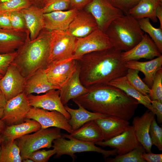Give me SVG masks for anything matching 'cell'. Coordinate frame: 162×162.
I'll use <instances>...</instances> for the list:
<instances>
[{
    "label": "cell",
    "instance_id": "d4e9b609",
    "mask_svg": "<svg viewBox=\"0 0 162 162\" xmlns=\"http://www.w3.org/2000/svg\"><path fill=\"white\" fill-rule=\"evenodd\" d=\"M60 88L52 85L48 81L44 69H38L26 79L24 92L26 95L45 93L52 89Z\"/></svg>",
    "mask_w": 162,
    "mask_h": 162
},
{
    "label": "cell",
    "instance_id": "c3c4849f",
    "mask_svg": "<svg viewBox=\"0 0 162 162\" xmlns=\"http://www.w3.org/2000/svg\"><path fill=\"white\" fill-rule=\"evenodd\" d=\"M46 0H30L32 4L40 8H42Z\"/></svg>",
    "mask_w": 162,
    "mask_h": 162
},
{
    "label": "cell",
    "instance_id": "2e32d148",
    "mask_svg": "<svg viewBox=\"0 0 162 162\" xmlns=\"http://www.w3.org/2000/svg\"><path fill=\"white\" fill-rule=\"evenodd\" d=\"M95 144L103 147L108 146L116 149L118 155L125 154L141 145L136 138L132 125H130L124 132L115 137L97 142Z\"/></svg>",
    "mask_w": 162,
    "mask_h": 162
},
{
    "label": "cell",
    "instance_id": "5bb4252c",
    "mask_svg": "<svg viewBox=\"0 0 162 162\" xmlns=\"http://www.w3.org/2000/svg\"><path fill=\"white\" fill-rule=\"evenodd\" d=\"M31 107L38 108L49 111L56 110L62 114L68 120L70 117L61 101L59 89H52L44 94L27 96Z\"/></svg>",
    "mask_w": 162,
    "mask_h": 162
},
{
    "label": "cell",
    "instance_id": "30bf717a",
    "mask_svg": "<svg viewBox=\"0 0 162 162\" xmlns=\"http://www.w3.org/2000/svg\"><path fill=\"white\" fill-rule=\"evenodd\" d=\"M26 118L36 121L40 124L42 129L56 127L64 130L69 134L73 132L68 120L57 111H49L31 107L26 114Z\"/></svg>",
    "mask_w": 162,
    "mask_h": 162
},
{
    "label": "cell",
    "instance_id": "ffe728a7",
    "mask_svg": "<svg viewBox=\"0 0 162 162\" xmlns=\"http://www.w3.org/2000/svg\"><path fill=\"white\" fill-rule=\"evenodd\" d=\"M28 31L0 28V53L16 51L25 43Z\"/></svg>",
    "mask_w": 162,
    "mask_h": 162
},
{
    "label": "cell",
    "instance_id": "1f68e13d",
    "mask_svg": "<svg viewBox=\"0 0 162 162\" xmlns=\"http://www.w3.org/2000/svg\"><path fill=\"white\" fill-rule=\"evenodd\" d=\"M140 27L144 32L147 33L156 44L159 51L162 52V28H157L151 23L148 18L138 20Z\"/></svg>",
    "mask_w": 162,
    "mask_h": 162
},
{
    "label": "cell",
    "instance_id": "ba28073f",
    "mask_svg": "<svg viewBox=\"0 0 162 162\" xmlns=\"http://www.w3.org/2000/svg\"><path fill=\"white\" fill-rule=\"evenodd\" d=\"M86 10L95 19L98 28L104 32L113 21L124 14L108 0H92Z\"/></svg>",
    "mask_w": 162,
    "mask_h": 162
},
{
    "label": "cell",
    "instance_id": "7bdbcfd3",
    "mask_svg": "<svg viewBox=\"0 0 162 162\" xmlns=\"http://www.w3.org/2000/svg\"><path fill=\"white\" fill-rule=\"evenodd\" d=\"M152 112L157 116L158 122L162 123V102L158 100H151Z\"/></svg>",
    "mask_w": 162,
    "mask_h": 162
},
{
    "label": "cell",
    "instance_id": "7c38bea8",
    "mask_svg": "<svg viewBox=\"0 0 162 162\" xmlns=\"http://www.w3.org/2000/svg\"><path fill=\"white\" fill-rule=\"evenodd\" d=\"M76 59L52 62L48 64L44 70L48 81L53 86L60 88L76 70Z\"/></svg>",
    "mask_w": 162,
    "mask_h": 162
},
{
    "label": "cell",
    "instance_id": "277c9868",
    "mask_svg": "<svg viewBox=\"0 0 162 162\" xmlns=\"http://www.w3.org/2000/svg\"><path fill=\"white\" fill-rule=\"evenodd\" d=\"M105 32L113 47L121 52L134 47L144 34L138 20L128 14H124L113 21Z\"/></svg>",
    "mask_w": 162,
    "mask_h": 162
},
{
    "label": "cell",
    "instance_id": "ee69618b",
    "mask_svg": "<svg viewBox=\"0 0 162 162\" xmlns=\"http://www.w3.org/2000/svg\"><path fill=\"white\" fill-rule=\"evenodd\" d=\"M0 28L3 29H13L8 12H0Z\"/></svg>",
    "mask_w": 162,
    "mask_h": 162
},
{
    "label": "cell",
    "instance_id": "8fae6325",
    "mask_svg": "<svg viewBox=\"0 0 162 162\" xmlns=\"http://www.w3.org/2000/svg\"><path fill=\"white\" fill-rule=\"evenodd\" d=\"M31 107L24 91L7 101L1 119L7 125L22 123Z\"/></svg>",
    "mask_w": 162,
    "mask_h": 162
},
{
    "label": "cell",
    "instance_id": "f35d334b",
    "mask_svg": "<svg viewBox=\"0 0 162 162\" xmlns=\"http://www.w3.org/2000/svg\"><path fill=\"white\" fill-rule=\"evenodd\" d=\"M8 12L13 29L23 31L28 30L24 18L20 11Z\"/></svg>",
    "mask_w": 162,
    "mask_h": 162
},
{
    "label": "cell",
    "instance_id": "836d02e7",
    "mask_svg": "<svg viewBox=\"0 0 162 162\" xmlns=\"http://www.w3.org/2000/svg\"><path fill=\"white\" fill-rule=\"evenodd\" d=\"M139 73L137 70L128 68L125 76L128 82L134 88L143 94L149 96L151 88L142 80L139 75Z\"/></svg>",
    "mask_w": 162,
    "mask_h": 162
},
{
    "label": "cell",
    "instance_id": "7a4b0ae2",
    "mask_svg": "<svg viewBox=\"0 0 162 162\" xmlns=\"http://www.w3.org/2000/svg\"><path fill=\"white\" fill-rule=\"evenodd\" d=\"M88 88L86 93L72 100L93 112L128 121L134 114L139 104L122 90L110 85Z\"/></svg>",
    "mask_w": 162,
    "mask_h": 162
},
{
    "label": "cell",
    "instance_id": "74e56055",
    "mask_svg": "<svg viewBox=\"0 0 162 162\" xmlns=\"http://www.w3.org/2000/svg\"><path fill=\"white\" fill-rule=\"evenodd\" d=\"M149 132L152 145L156 146L159 150L162 151V128L158 126L155 118L151 123Z\"/></svg>",
    "mask_w": 162,
    "mask_h": 162
},
{
    "label": "cell",
    "instance_id": "8992f818",
    "mask_svg": "<svg viewBox=\"0 0 162 162\" xmlns=\"http://www.w3.org/2000/svg\"><path fill=\"white\" fill-rule=\"evenodd\" d=\"M52 144V147L56 152L55 158L67 154L70 156L74 161L76 157L75 153L84 152H96L101 154L105 158L117 154L116 149L110 150L103 149L96 146L94 143L80 140L67 134H62V136L54 140Z\"/></svg>",
    "mask_w": 162,
    "mask_h": 162
},
{
    "label": "cell",
    "instance_id": "60d3db41",
    "mask_svg": "<svg viewBox=\"0 0 162 162\" xmlns=\"http://www.w3.org/2000/svg\"><path fill=\"white\" fill-rule=\"evenodd\" d=\"M115 7L127 14L129 10L136 5L140 0H108Z\"/></svg>",
    "mask_w": 162,
    "mask_h": 162
},
{
    "label": "cell",
    "instance_id": "681fc988",
    "mask_svg": "<svg viewBox=\"0 0 162 162\" xmlns=\"http://www.w3.org/2000/svg\"><path fill=\"white\" fill-rule=\"evenodd\" d=\"M7 101L4 94L0 88V107L3 108L6 103Z\"/></svg>",
    "mask_w": 162,
    "mask_h": 162
},
{
    "label": "cell",
    "instance_id": "44dd1931",
    "mask_svg": "<svg viewBox=\"0 0 162 162\" xmlns=\"http://www.w3.org/2000/svg\"><path fill=\"white\" fill-rule=\"evenodd\" d=\"M94 121L101 131L104 140L121 134L130 126L128 121L113 116H108Z\"/></svg>",
    "mask_w": 162,
    "mask_h": 162
},
{
    "label": "cell",
    "instance_id": "11a10c76",
    "mask_svg": "<svg viewBox=\"0 0 162 162\" xmlns=\"http://www.w3.org/2000/svg\"><path fill=\"white\" fill-rule=\"evenodd\" d=\"M9 0H0V3L8 1Z\"/></svg>",
    "mask_w": 162,
    "mask_h": 162
},
{
    "label": "cell",
    "instance_id": "9a60e30c",
    "mask_svg": "<svg viewBox=\"0 0 162 162\" xmlns=\"http://www.w3.org/2000/svg\"><path fill=\"white\" fill-rule=\"evenodd\" d=\"M161 55L153 41L145 33L142 40L134 47L128 51L122 52L121 58L126 62L141 58L152 60Z\"/></svg>",
    "mask_w": 162,
    "mask_h": 162
},
{
    "label": "cell",
    "instance_id": "bcb514c9",
    "mask_svg": "<svg viewBox=\"0 0 162 162\" xmlns=\"http://www.w3.org/2000/svg\"><path fill=\"white\" fill-rule=\"evenodd\" d=\"M92 0H69L71 9L78 10L88 4Z\"/></svg>",
    "mask_w": 162,
    "mask_h": 162
},
{
    "label": "cell",
    "instance_id": "d6986e66",
    "mask_svg": "<svg viewBox=\"0 0 162 162\" xmlns=\"http://www.w3.org/2000/svg\"><path fill=\"white\" fill-rule=\"evenodd\" d=\"M79 10L70 9L44 14V28L49 31L68 30L69 25Z\"/></svg>",
    "mask_w": 162,
    "mask_h": 162
},
{
    "label": "cell",
    "instance_id": "f6af8a7d",
    "mask_svg": "<svg viewBox=\"0 0 162 162\" xmlns=\"http://www.w3.org/2000/svg\"><path fill=\"white\" fill-rule=\"evenodd\" d=\"M144 152L142 154V157L146 162H162V154H155Z\"/></svg>",
    "mask_w": 162,
    "mask_h": 162
},
{
    "label": "cell",
    "instance_id": "52a82bcc",
    "mask_svg": "<svg viewBox=\"0 0 162 162\" xmlns=\"http://www.w3.org/2000/svg\"><path fill=\"white\" fill-rule=\"evenodd\" d=\"M50 33L51 48L48 63L74 58L76 38L67 30H54Z\"/></svg>",
    "mask_w": 162,
    "mask_h": 162
},
{
    "label": "cell",
    "instance_id": "484cf974",
    "mask_svg": "<svg viewBox=\"0 0 162 162\" xmlns=\"http://www.w3.org/2000/svg\"><path fill=\"white\" fill-rule=\"evenodd\" d=\"M78 109H73L67 105H64L66 110L69 113L70 117L68 123L73 131L79 128L86 123L91 121L103 118L107 115L91 112L79 104H76Z\"/></svg>",
    "mask_w": 162,
    "mask_h": 162
},
{
    "label": "cell",
    "instance_id": "83f0119b",
    "mask_svg": "<svg viewBox=\"0 0 162 162\" xmlns=\"http://www.w3.org/2000/svg\"><path fill=\"white\" fill-rule=\"evenodd\" d=\"M68 135L80 140L94 144L104 140L101 131L94 120L86 123Z\"/></svg>",
    "mask_w": 162,
    "mask_h": 162
},
{
    "label": "cell",
    "instance_id": "4dcf8cb0",
    "mask_svg": "<svg viewBox=\"0 0 162 162\" xmlns=\"http://www.w3.org/2000/svg\"><path fill=\"white\" fill-rule=\"evenodd\" d=\"M19 148L15 140L3 139L1 146L0 162H21Z\"/></svg>",
    "mask_w": 162,
    "mask_h": 162
},
{
    "label": "cell",
    "instance_id": "e575fe53",
    "mask_svg": "<svg viewBox=\"0 0 162 162\" xmlns=\"http://www.w3.org/2000/svg\"><path fill=\"white\" fill-rule=\"evenodd\" d=\"M32 5L30 0H9L0 3V12L19 11Z\"/></svg>",
    "mask_w": 162,
    "mask_h": 162
},
{
    "label": "cell",
    "instance_id": "8d00e7d4",
    "mask_svg": "<svg viewBox=\"0 0 162 162\" xmlns=\"http://www.w3.org/2000/svg\"><path fill=\"white\" fill-rule=\"evenodd\" d=\"M148 95L151 100L162 102V69L157 72Z\"/></svg>",
    "mask_w": 162,
    "mask_h": 162
},
{
    "label": "cell",
    "instance_id": "ac0fdd59",
    "mask_svg": "<svg viewBox=\"0 0 162 162\" xmlns=\"http://www.w3.org/2000/svg\"><path fill=\"white\" fill-rule=\"evenodd\" d=\"M92 15L86 11H79L69 25L67 31L76 38L85 37L98 29Z\"/></svg>",
    "mask_w": 162,
    "mask_h": 162
},
{
    "label": "cell",
    "instance_id": "7402d4cb",
    "mask_svg": "<svg viewBox=\"0 0 162 162\" xmlns=\"http://www.w3.org/2000/svg\"><path fill=\"white\" fill-rule=\"evenodd\" d=\"M24 19L31 40L35 39L44 28L42 8L33 5L20 10Z\"/></svg>",
    "mask_w": 162,
    "mask_h": 162
},
{
    "label": "cell",
    "instance_id": "ab89813d",
    "mask_svg": "<svg viewBox=\"0 0 162 162\" xmlns=\"http://www.w3.org/2000/svg\"><path fill=\"white\" fill-rule=\"evenodd\" d=\"M56 153V151L53 148L48 150H38L31 153L28 158L34 162H47L50 157Z\"/></svg>",
    "mask_w": 162,
    "mask_h": 162
},
{
    "label": "cell",
    "instance_id": "4316f807",
    "mask_svg": "<svg viewBox=\"0 0 162 162\" xmlns=\"http://www.w3.org/2000/svg\"><path fill=\"white\" fill-rule=\"evenodd\" d=\"M41 128L40 125L36 121L26 118L22 123L6 126L2 134L4 140H15Z\"/></svg>",
    "mask_w": 162,
    "mask_h": 162
},
{
    "label": "cell",
    "instance_id": "816d5d0a",
    "mask_svg": "<svg viewBox=\"0 0 162 162\" xmlns=\"http://www.w3.org/2000/svg\"><path fill=\"white\" fill-rule=\"evenodd\" d=\"M4 109L3 108L0 107V119H2L3 116Z\"/></svg>",
    "mask_w": 162,
    "mask_h": 162
},
{
    "label": "cell",
    "instance_id": "f1b7e54d",
    "mask_svg": "<svg viewBox=\"0 0 162 162\" xmlns=\"http://www.w3.org/2000/svg\"><path fill=\"white\" fill-rule=\"evenodd\" d=\"M108 84L122 90L127 94L136 100L139 104H142L148 110L152 112L151 100L149 96L143 94L132 86L127 80L125 76L116 78Z\"/></svg>",
    "mask_w": 162,
    "mask_h": 162
},
{
    "label": "cell",
    "instance_id": "9c48e42d",
    "mask_svg": "<svg viewBox=\"0 0 162 162\" xmlns=\"http://www.w3.org/2000/svg\"><path fill=\"white\" fill-rule=\"evenodd\" d=\"M112 47L106 33L98 28L85 37L76 38L73 58L76 59L85 54Z\"/></svg>",
    "mask_w": 162,
    "mask_h": 162
},
{
    "label": "cell",
    "instance_id": "7dc6e473",
    "mask_svg": "<svg viewBox=\"0 0 162 162\" xmlns=\"http://www.w3.org/2000/svg\"><path fill=\"white\" fill-rule=\"evenodd\" d=\"M155 16L160 22V27L162 28V2L158 1L155 10Z\"/></svg>",
    "mask_w": 162,
    "mask_h": 162
},
{
    "label": "cell",
    "instance_id": "6f0895ef",
    "mask_svg": "<svg viewBox=\"0 0 162 162\" xmlns=\"http://www.w3.org/2000/svg\"><path fill=\"white\" fill-rule=\"evenodd\" d=\"M156 0L157 1L162 2V0Z\"/></svg>",
    "mask_w": 162,
    "mask_h": 162
},
{
    "label": "cell",
    "instance_id": "d590c367",
    "mask_svg": "<svg viewBox=\"0 0 162 162\" xmlns=\"http://www.w3.org/2000/svg\"><path fill=\"white\" fill-rule=\"evenodd\" d=\"M70 7L69 0H46L42 8L44 14L68 10Z\"/></svg>",
    "mask_w": 162,
    "mask_h": 162
},
{
    "label": "cell",
    "instance_id": "b9f144b4",
    "mask_svg": "<svg viewBox=\"0 0 162 162\" xmlns=\"http://www.w3.org/2000/svg\"><path fill=\"white\" fill-rule=\"evenodd\" d=\"M17 54L16 51L8 53H0V74L4 76Z\"/></svg>",
    "mask_w": 162,
    "mask_h": 162
},
{
    "label": "cell",
    "instance_id": "603a6c76",
    "mask_svg": "<svg viewBox=\"0 0 162 162\" xmlns=\"http://www.w3.org/2000/svg\"><path fill=\"white\" fill-rule=\"evenodd\" d=\"M88 90L81 82L79 68L77 64L76 70L59 89L62 103L64 105L66 104L70 100L85 94Z\"/></svg>",
    "mask_w": 162,
    "mask_h": 162
},
{
    "label": "cell",
    "instance_id": "9f6ffc18",
    "mask_svg": "<svg viewBox=\"0 0 162 162\" xmlns=\"http://www.w3.org/2000/svg\"><path fill=\"white\" fill-rule=\"evenodd\" d=\"M3 75L0 74V79H1L3 76Z\"/></svg>",
    "mask_w": 162,
    "mask_h": 162
},
{
    "label": "cell",
    "instance_id": "db71d44e",
    "mask_svg": "<svg viewBox=\"0 0 162 162\" xmlns=\"http://www.w3.org/2000/svg\"><path fill=\"white\" fill-rule=\"evenodd\" d=\"M3 140V137L2 136V134L0 135V155L1 152V146L2 142Z\"/></svg>",
    "mask_w": 162,
    "mask_h": 162
},
{
    "label": "cell",
    "instance_id": "d6a6232c",
    "mask_svg": "<svg viewBox=\"0 0 162 162\" xmlns=\"http://www.w3.org/2000/svg\"><path fill=\"white\" fill-rule=\"evenodd\" d=\"M146 151L141 144L132 150L123 154L118 155L108 160L109 162H146L142 157Z\"/></svg>",
    "mask_w": 162,
    "mask_h": 162
},
{
    "label": "cell",
    "instance_id": "f5cc1de1",
    "mask_svg": "<svg viewBox=\"0 0 162 162\" xmlns=\"http://www.w3.org/2000/svg\"><path fill=\"white\" fill-rule=\"evenodd\" d=\"M22 162H34L31 159L29 158H26L22 160Z\"/></svg>",
    "mask_w": 162,
    "mask_h": 162
},
{
    "label": "cell",
    "instance_id": "f546056e",
    "mask_svg": "<svg viewBox=\"0 0 162 162\" xmlns=\"http://www.w3.org/2000/svg\"><path fill=\"white\" fill-rule=\"evenodd\" d=\"M158 1L156 0H140L131 9L128 14L136 20L148 18L156 22L158 19L155 16V10Z\"/></svg>",
    "mask_w": 162,
    "mask_h": 162
},
{
    "label": "cell",
    "instance_id": "4fadbf2b",
    "mask_svg": "<svg viewBox=\"0 0 162 162\" xmlns=\"http://www.w3.org/2000/svg\"><path fill=\"white\" fill-rule=\"evenodd\" d=\"M26 78L14 64L11 63L3 77L0 79V88L7 101L24 91Z\"/></svg>",
    "mask_w": 162,
    "mask_h": 162
},
{
    "label": "cell",
    "instance_id": "cb8c5ba5",
    "mask_svg": "<svg viewBox=\"0 0 162 162\" xmlns=\"http://www.w3.org/2000/svg\"><path fill=\"white\" fill-rule=\"evenodd\" d=\"M125 65L128 68L135 69L142 72L145 76L143 81L151 88L157 72L162 69V55L145 62L129 61L125 62Z\"/></svg>",
    "mask_w": 162,
    "mask_h": 162
},
{
    "label": "cell",
    "instance_id": "e0dca14e",
    "mask_svg": "<svg viewBox=\"0 0 162 162\" xmlns=\"http://www.w3.org/2000/svg\"><path fill=\"white\" fill-rule=\"evenodd\" d=\"M155 116L153 112L148 110L141 116L134 117L132 122L136 138L147 153L151 152L152 145L149 131L151 123Z\"/></svg>",
    "mask_w": 162,
    "mask_h": 162
},
{
    "label": "cell",
    "instance_id": "5b68a950",
    "mask_svg": "<svg viewBox=\"0 0 162 162\" xmlns=\"http://www.w3.org/2000/svg\"><path fill=\"white\" fill-rule=\"evenodd\" d=\"M61 129L56 127L41 128L33 134L16 139L22 160L28 158L31 153L36 151L52 147L53 141L62 136Z\"/></svg>",
    "mask_w": 162,
    "mask_h": 162
},
{
    "label": "cell",
    "instance_id": "f907efd6",
    "mask_svg": "<svg viewBox=\"0 0 162 162\" xmlns=\"http://www.w3.org/2000/svg\"><path fill=\"white\" fill-rule=\"evenodd\" d=\"M6 127V124L1 119H0V135L2 134V133Z\"/></svg>",
    "mask_w": 162,
    "mask_h": 162
},
{
    "label": "cell",
    "instance_id": "6da1fadb",
    "mask_svg": "<svg viewBox=\"0 0 162 162\" xmlns=\"http://www.w3.org/2000/svg\"><path fill=\"white\" fill-rule=\"evenodd\" d=\"M122 52L112 47L85 54L76 59L83 85L88 88L106 85L125 76L128 68L121 59Z\"/></svg>",
    "mask_w": 162,
    "mask_h": 162
},
{
    "label": "cell",
    "instance_id": "3957f363",
    "mask_svg": "<svg viewBox=\"0 0 162 162\" xmlns=\"http://www.w3.org/2000/svg\"><path fill=\"white\" fill-rule=\"evenodd\" d=\"M51 48L50 31L44 28L34 39L29 34L25 43L16 51L12 63L26 79L39 69H45L49 63Z\"/></svg>",
    "mask_w": 162,
    "mask_h": 162
}]
</instances>
